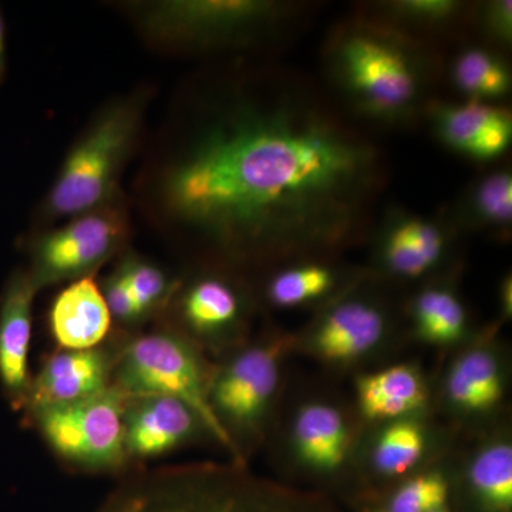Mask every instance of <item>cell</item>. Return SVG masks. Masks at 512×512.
<instances>
[{
	"label": "cell",
	"mask_w": 512,
	"mask_h": 512,
	"mask_svg": "<svg viewBox=\"0 0 512 512\" xmlns=\"http://www.w3.org/2000/svg\"><path fill=\"white\" fill-rule=\"evenodd\" d=\"M264 74L207 107L165 168V211L242 258L348 245L375 224L382 150L323 84Z\"/></svg>",
	"instance_id": "1"
},
{
	"label": "cell",
	"mask_w": 512,
	"mask_h": 512,
	"mask_svg": "<svg viewBox=\"0 0 512 512\" xmlns=\"http://www.w3.org/2000/svg\"><path fill=\"white\" fill-rule=\"evenodd\" d=\"M322 66L325 89L350 117L386 128L424 119L444 74L436 46L362 9L330 30Z\"/></svg>",
	"instance_id": "2"
},
{
	"label": "cell",
	"mask_w": 512,
	"mask_h": 512,
	"mask_svg": "<svg viewBox=\"0 0 512 512\" xmlns=\"http://www.w3.org/2000/svg\"><path fill=\"white\" fill-rule=\"evenodd\" d=\"M94 512H342L319 494L255 476L244 464L130 473Z\"/></svg>",
	"instance_id": "3"
},
{
	"label": "cell",
	"mask_w": 512,
	"mask_h": 512,
	"mask_svg": "<svg viewBox=\"0 0 512 512\" xmlns=\"http://www.w3.org/2000/svg\"><path fill=\"white\" fill-rule=\"evenodd\" d=\"M136 10L140 28L151 40L200 50L289 39L313 8L274 0H163L141 3Z\"/></svg>",
	"instance_id": "4"
},
{
	"label": "cell",
	"mask_w": 512,
	"mask_h": 512,
	"mask_svg": "<svg viewBox=\"0 0 512 512\" xmlns=\"http://www.w3.org/2000/svg\"><path fill=\"white\" fill-rule=\"evenodd\" d=\"M144 100L123 97L99 111L64 158L42 205L45 220L73 218L103 207L117 195V183L133 154Z\"/></svg>",
	"instance_id": "5"
},
{
	"label": "cell",
	"mask_w": 512,
	"mask_h": 512,
	"mask_svg": "<svg viewBox=\"0 0 512 512\" xmlns=\"http://www.w3.org/2000/svg\"><path fill=\"white\" fill-rule=\"evenodd\" d=\"M117 333L119 350L111 386L126 397L160 394L187 403L234 463L242 464L237 447L212 410L210 379L194 343L164 323L151 332Z\"/></svg>",
	"instance_id": "6"
},
{
	"label": "cell",
	"mask_w": 512,
	"mask_h": 512,
	"mask_svg": "<svg viewBox=\"0 0 512 512\" xmlns=\"http://www.w3.org/2000/svg\"><path fill=\"white\" fill-rule=\"evenodd\" d=\"M127 397L111 386L96 396L23 414L47 447L74 470L130 474L124 450L123 413Z\"/></svg>",
	"instance_id": "7"
},
{
	"label": "cell",
	"mask_w": 512,
	"mask_h": 512,
	"mask_svg": "<svg viewBox=\"0 0 512 512\" xmlns=\"http://www.w3.org/2000/svg\"><path fill=\"white\" fill-rule=\"evenodd\" d=\"M130 221L119 197L103 207L73 217L62 227L33 235L26 271L36 291L47 286L94 276L97 269L121 254Z\"/></svg>",
	"instance_id": "8"
},
{
	"label": "cell",
	"mask_w": 512,
	"mask_h": 512,
	"mask_svg": "<svg viewBox=\"0 0 512 512\" xmlns=\"http://www.w3.org/2000/svg\"><path fill=\"white\" fill-rule=\"evenodd\" d=\"M279 350L281 345L251 346L229 359L210 380L212 410L232 443L234 433L258 426L278 384Z\"/></svg>",
	"instance_id": "9"
},
{
	"label": "cell",
	"mask_w": 512,
	"mask_h": 512,
	"mask_svg": "<svg viewBox=\"0 0 512 512\" xmlns=\"http://www.w3.org/2000/svg\"><path fill=\"white\" fill-rule=\"evenodd\" d=\"M424 119L441 146L467 160L493 163L510 150L512 114L504 104L436 99Z\"/></svg>",
	"instance_id": "10"
},
{
	"label": "cell",
	"mask_w": 512,
	"mask_h": 512,
	"mask_svg": "<svg viewBox=\"0 0 512 512\" xmlns=\"http://www.w3.org/2000/svg\"><path fill=\"white\" fill-rule=\"evenodd\" d=\"M119 350V333L107 342L83 350L57 349L43 359L33 373L28 403L23 414L43 407L63 406L96 396L111 387Z\"/></svg>",
	"instance_id": "11"
},
{
	"label": "cell",
	"mask_w": 512,
	"mask_h": 512,
	"mask_svg": "<svg viewBox=\"0 0 512 512\" xmlns=\"http://www.w3.org/2000/svg\"><path fill=\"white\" fill-rule=\"evenodd\" d=\"M123 430L124 450L133 468L134 464L167 456L187 446L207 427L187 403L150 394L127 397Z\"/></svg>",
	"instance_id": "12"
},
{
	"label": "cell",
	"mask_w": 512,
	"mask_h": 512,
	"mask_svg": "<svg viewBox=\"0 0 512 512\" xmlns=\"http://www.w3.org/2000/svg\"><path fill=\"white\" fill-rule=\"evenodd\" d=\"M37 293L26 268L10 272L0 292V390L18 413L25 410L32 387L29 355Z\"/></svg>",
	"instance_id": "13"
},
{
	"label": "cell",
	"mask_w": 512,
	"mask_h": 512,
	"mask_svg": "<svg viewBox=\"0 0 512 512\" xmlns=\"http://www.w3.org/2000/svg\"><path fill=\"white\" fill-rule=\"evenodd\" d=\"M245 302L237 286L220 275L195 276L175 291L161 318L195 342H218L237 330Z\"/></svg>",
	"instance_id": "14"
},
{
	"label": "cell",
	"mask_w": 512,
	"mask_h": 512,
	"mask_svg": "<svg viewBox=\"0 0 512 512\" xmlns=\"http://www.w3.org/2000/svg\"><path fill=\"white\" fill-rule=\"evenodd\" d=\"M380 224L379 247L384 265L402 278L427 274L439 264L450 241L448 218L390 210Z\"/></svg>",
	"instance_id": "15"
},
{
	"label": "cell",
	"mask_w": 512,
	"mask_h": 512,
	"mask_svg": "<svg viewBox=\"0 0 512 512\" xmlns=\"http://www.w3.org/2000/svg\"><path fill=\"white\" fill-rule=\"evenodd\" d=\"M49 329L57 349H92L107 342L113 320L94 276L70 282L57 293L50 306Z\"/></svg>",
	"instance_id": "16"
},
{
	"label": "cell",
	"mask_w": 512,
	"mask_h": 512,
	"mask_svg": "<svg viewBox=\"0 0 512 512\" xmlns=\"http://www.w3.org/2000/svg\"><path fill=\"white\" fill-rule=\"evenodd\" d=\"M474 5L460 0H389L366 3L359 9L434 45L441 37L471 29Z\"/></svg>",
	"instance_id": "17"
},
{
	"label": "cell",
	"mask_w": 512,
	"mask_h": 512,
	"mask_svg": "<svg viewBox=\"0 0 512 512\" xmlns=\"http://www.w3.org/2000/svg\"><path fill=\"white\" fill-rule=\"evenodd\" d=\"M448 83L463 100L501 104L512 89V73L505 53L484 43L464 45L444 63Z\"/></svg>",
	"instance_id": "18"
},
{
	"label": "cell",
	"mask_w": 512,
	"mask_h": 512,
	"mask_svg": "<svg viewBox=\"0 0 512 512\" xmlns=\"http://www.w3.org/2000/svg\"><path fill=\"white\" fill-rule=\"evenodd\" d=\"M384 332L383 313L365 301L340 303L323 319L316 346L332 360H349L376 345Z\"/></svg>",
	"instance_id": "19"
},
{
	"label": "cell",
	"mask_w": 512,
	"mask_h": 512,
	"mask_svg": "<svg viewBox=\"0 0 512 512\" xmlns=\"http://www.w3.org/2000/svg\"><path fill=\"white\" fill-rule=\"evenodd\" d=\"M453 224L507 234L512 225V174L501 167L478 177L458 201Z\"/></svg>",
	"instance_id": "20"
},
{
	"label": "cell",
	"mask_w": 512,
	"mask_h": 512,
	"mask_svg": "<svg viewBox=\"0 0 512 512\" xmlns=\"http://www.w3.org/2000/svg\"><path fill=\"white\" fill-rule=\"evenodd\" d=\"M424 399L420 377L407 366L390 367L359 382L360 406L369 419L403 416L420 407Z\"/></svg>",
	"instance_id": "21"
},
{
	"label": "cell",
	"mask_w": 512,
	"mask_h": 512,
	"mask_svg": "<svg viewBox=\"0 0 512 512\" xmlns=\"http://www.w3.org/2000/svg\"><path fill=\"white\" fill-rule=\"evenodd\" d=\"M295 439L303 460L313 467L332 470L345 458V424L338 410L325 404H312L299 413Z\"/></svg>",
	"instance_id": "22"
},
{
	"label": "cell",
	"mask_w": 512,
	"mask_h": 512,
	"mask_svg": "<svg viewBox=\"0 0 512 512\" xmlns=\"http://www.w3.org/2000/svg\"><path fill=\"white\" fill-rule=\"evenodd\" d=\"M114 269L126 281L146 323L163 315L180 286L160 265L136 252H123Z\"/></svg>",
	"instance_id": "23"
},
{
	"label": "cell",
	"mask_w": 512,
	"mask_h": 512,
	"mask_svg": "<svg viewBox=\"0 0 512 512\" xmlns=\"http://www.w3.org/2000/svg\"><path fill=\"white\" fill-rule=\"evenodd\" d=\"M448 394L454 403L471 410L493 406L501 396V380L494 357L471 352L461 357L448 379Z\"/></svg>",
	"instance_id": "24"
},
{
	"label": "cell",
	"mask_w": 512,
	"mask_h": 512,
	"mask_svg": "<svg viewBox=\"0 0 512 512\" xmlns=\"http://www.w3.org/2000/svg\"><path fill=\"white\" fill-rule=\"evenodd\" d=\"M335 284L328 266L303 264L282 269L266 286V296L278 308H293L326 295Z\"/></svg>",
	"instance_id": "25"
},
{
	"label": "cell",
	"mask_w": 512,
	"mask_h": 512,
	"mask_svg": "<svg viewBox=\"0 0 512 512\" xmlns=\"http://www.w3.org/2000/svg\"><path fill=\"white\" fill-rule=\"evenodd\" d=\"M414 315L423 338L451 342L460 338L466 325V311L454 293L431 288L421 292L414 303Z\"/></svg>",
	"instance_id": "26"
},
{
	"label": "cell",
	"mask_w": 512,
	"mask_h": 512,
	"mask_svg": "<svg viewBox=\"0 0 512 512\" xmlns=\"http://www.w3.org/2000/svg\"><path fill=\"white\" fill-rule=\"evenodd\" d=\"M471 483L488 507L510 510L512 504V451L498 444L484 450L471 467Z\"/></svg>",
	"instance_id": "27"
},
{
	"label": "cell",
	"mask_w": 512,
	"mask_h": 512,
	"mask_svg": "<svg viewBox=\"0 0 512 512\" xmlns=\"http://www.w3.org/2000/svg\"><path fill=\"white\" fill-rule=\"evenodd\" d=\"M424 440L412 424H396L384 431L376 447L375 463L384 474L399 476L409 471L423 453Z\"/></svg>",
	"instance_id": "28"
},
{
	"label": "cell",
	"mask_w": 512,
	"mask_h": 512,
	"mask_svg": "<svg viewBox=\"0 0 512 512\" xmlns=\"http://www.w3.org/2000/svg\"><path fill=\"white\" fill-rule=\"evenodd\" d=\"M471 30L481 37V43L507 52L512 45V2L490 0L474 5Z\"/></svg>",
	"instance_id": "29"
},
{
	"label": "cell",
	"mask_w": 512,
	"mask_h": 512,
	"mask_svg": "<svg viewBox=\"0 0 512 512\" xmlns=\"http://www.w3.org/2000/svg\"><path fill=\"white\" fill-rule=\"evenodd\" d=\"M100 291L103 293L107 309H109L113 328L117 332L137 333L146 325L140 309H138L133 293L128 289L123 276L113 269L103 281L100 282Z\"/></svg>",
	"instance_id": "30"
},
{
	"label": "cell",
	"mask_w": 512,
	"mask_h": 512,
	"mask_svg": "<svg viewBox=\"0 0 512 512\" xmlns=\"http://www.w3.org/2000/svg\"><path fill=\"white\" fill-rule=\"evenodd\" d=\"M448 487L439 474L413 478L404 484L390 503L389 512H431L446 503Z\"/></svg>",
	"instance_id": "31"
},
{
	"label": "cell",
	"mask_w": 512,
	"mask_h": 512,
	"mask_svg": "<svg viewBox=\"0 0 512 512\" xmlns=\"http://www.w3.org/2000/svg\"><path fill=\"white\" fill-rule=\"evenodd\" d=\"M8 76V37H6V20L0 8V87Z\"/></svg>",
	"instance_id": "32"
},
{
	"label": "cell",
	"mask_w": 512,
	"mask_h": 512,
	"mask_svg": "<svg viewBox=\"0 0 512 512\" xmlns=\"http://www.w3.org/2000/svg\"><path fill=\"white\" fill-rule=\"evenodd\" d=\"M431 512H446V511H444L443 508H440V510L431 511Z\"/></svg>",
	"instance_id": "33"
}]
</instances>
